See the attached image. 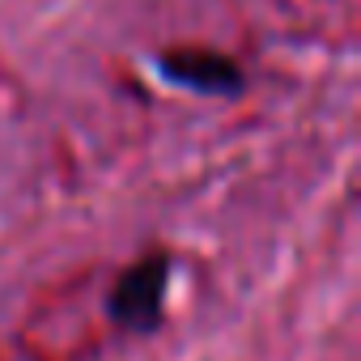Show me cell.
Listing matches in <instances>:
<instances>
[{
    "label": "cell",
    "mask_w": 361,
    "mask_h": 361,
    "mask_svg": "<svg viewBox=\"0 0 361 361\" xmlns=\"http://www.w3.org/2000/svg\"><path fill=\"white\" fill-rule=\"evenodd\" d=\"M166 285H170V259L166 255H149L140 264H132L115 293H111V314L119 327L128 331H149L161 319V302H166Z\"/></svg>",
    "instance_id": "1"
},
{
    "label": "cell",
    "mask_w": 361,
    "mask_h": 361,
    "mask_svg": "<svg viewBox=\"0 0 361 361\" xmlns=\"http://www.w3.org/2000/svg\"><path fill=\"white\" fill-rule=\"evenodd\" d=\"M161 73L174 85H188V90H204V94H234L243 85V73L234 60L217 56V51H170L161 60Z\"/></svg>",
    "instance_id": "2"
}]
</instances>
